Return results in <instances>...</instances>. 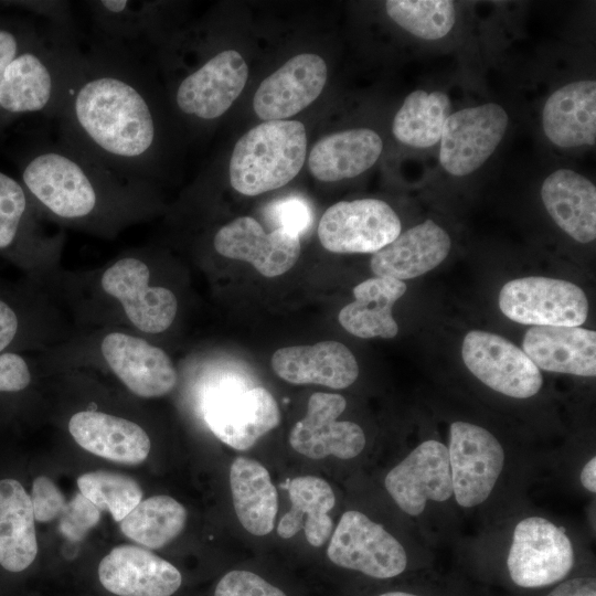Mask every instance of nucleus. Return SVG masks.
I'll return each mask as SVG.
<instances>
[{
  "label": "nucleus",
  "instance_id": "obj_1",
  "mask_svg": "<svg viewBox=\"0 0 596 596\" xmlns=\"http://www.w3.org/2000/svg\"><path fill=\"white\" fill-rule=\"evenodd\" d=\"M58 139L128 179L146 182L160 147V119L140 57L92 43L55 116Z\"/></svg>",
  "mask_w": 596,
  "mask_h": 596
},
{
  "label": "nucleus",
  "instance_id": "obj_2",
  "mask_svg": "<svg viewBox=\"0 0 596 596\" xmlns=\"http://www.w3.org/2000/svg\"><path fill=\"white\" fill-rule=\"evenodd\" d=\"M24 189L51 214L67 221L93 217L106 203L139 202L146 182L125 178L60 139L41 145L22 167Z\"/></svg>",
  "mask_w": 596,
  "mask_h": 596
},
{
  "label": "nucleus",
  "instance_id": "obj_3",
  "mask_svg": "<svg viewBox=\"0 0 596 596\" xmlns=\"http://www.w3.org/2000/svg\"><path fill=\"white\" fill-rule=\"evenodd\" d=\"M307 153V135L298 120L264 121L235 143L230 164V183L244 195H258L291 181L301 170Z\"/></svg>",
  "mask_w": 596,
  "mask_h": 596
},
{
  "label": "nucleus",
  "instance_id": "obj_4",
  "mask_svg": "<svg viewBox=\"0 0 596 596\" xmlns=\"http://www.w3.org/2000/svg\"><path fill=\"white\" fill-rule=\"evenodd\" d=\"M203 417L211 432L236 450H247L280 423L274 396L264 387H246L234 379L209 390Z\"/></svg>",
  "mask_w": 596,
  "mask_h": 596
},
{
  "label": "nucleus",
  "instance_id": "obj_5",
  "mask_svg": "<svg viewBox=\"0 0 596 596\" xmlns=\"http://www.w3.org/2000/svg\"><path fill=\"white\" fill-rule=\"evenodd\" d=\"M499 307L509 319L531 326L578 327L586 321L588 300L575 284L547 277H524L507 283Z\"/></svg>",
  "mask_w": 596,
  "mask_h": 596
},
{
  "label": "nucleus",
  "instance_id": "obj_6",
  "mask_svg": "<svg viewBox=\"0 0 596 596\" xmlns=\"http://www.w3.org/2000/svg\"><path fill=\"white\" fill-rule=\"evenodd\" d=\"M508 571L521 587L535 588L562 581L574 565L571 540L547 519L530 517L513 531Z\"/></svg>",
  "mask_w": 596,
  "mask_h": 596
},
{
  "label": "nucleus",
  "instance_id": "obj_7",
  "mask_svg": "<svg viewBox=\"0 0 596 596\" xmlns=\"http://www.w3.org/2000/svg\"><path fill=\"white\" fill-rule=\"evenodd\" d=\"M395 211L379 199L340 201L326 210L318 225L321 245L332 253H376L401 234Z\"/></svg>",
  "mask_w": 596,
  "mask_h": 596
},
{
  "label": "nucleus",
  "instance_id": "obj_8",
  "mask_svg": "<svg viewBox=\"0 0 596 596\" xmlns=\"http://www.w3.org/2000/svg\"><path fill=\"white\" fill-rule=\"evenodd\" d=\"M329 560L344 568L374 578H391L404 572L403 545L384 526L355 510L342 514L327 549Z\"/></svg>",
  "mask_w": 596,
  "mask_h": 596
},
{
  "label": "nucleus",
  "instance_id": "obj_9",
  "mask_svg": "<svg viewBox=\"0 0 596 596\" xmlns=\"http://www.w3.org/2000/svg\"><path fill=\"white\" fill-rule=\"evenodd\" d=\"M447 449L456 502L464 508L485 502L504 465L499 440L483 427L458 421L450 425Z\"/></svg>",
  "mask_w": 596,
  "mask_h": 596
},
{
  "label": "nucleus",
  "instance_id": "obj_10",
  "mask_svg": "<svg viewBox=\"0 0 596 596\" xmlns=\"http://www.w3.org/2000/svg\"><path fill=\"white\" fill-rule=\"evenodd\" d=\"M508 124L505 109L496 103L451 113L445 121L439 140L440 166L454 177L475 172L498 148Z\"/></svg>",
  "mask_w": 596,
  "mask_h": 596
},
{
  "label": "nucleus",
  "instance_id": "obj_11",
  "mask_svg": "<svg viewBox=\"0 0 596 596\" xmlns=\"http://www.w3.org/2000/svg\"><path fill=\"white\" fill-rule=\"evenodd\" d=\"M461 356L467 369L488 387L514 398L535 395L542 386L540 369L517 345L488 331H469Z\"/></svg>",
  "mask_w": 596,
  "mask_h": 596
},
{
  "label": "nucleus",
  "instance_id": "obj_12",
  "mask_svg": "<svg viewBox=\"0 0 596 596\" xmlns=\"http://www.w3.org/2000/svg\"><path fill=\"white\" fill-rule=\"evenodd\" d=\"M247 77L243 56L235 50H224L182 77L173 93L174 105L183 116L216 119L240 96Z\"/></svg>",
  "mask_w": 596,
  "mask_h": 596
},
{
  "label": "nucleus",
  "instance_id": "obj_13",
  "mask_svg": "<svg viewBox=\"0 0 596 596\" xmlns=\"http://www.w3.org/2000/svg\"><path fill=\"white\" fill-rule=\"evenodd\" d=\"M347 407L340 394L316 392L307 404L304 418L290 430L289 444L297 453L311 459L334 456L351 459L365 446L363 429L350 421H338Z\"/></svg>",
  "mask_w": 596,
  "mask_h": 596
},
{
  "label": "nucleus",
  "instance_id": "obj_14",
  "mask_svg": "<svg viewBox=\"0 0 596 596\" xmlns=\"http://www.w3.org/2000/svg\"><path fill=\"white\" fill-rule=\"evenodd\" d=\"M384 485L398 508L413 517L428 500H448L453 482L447 447L438 440L423 441L387 472Z\"/></svg>",
  "mask_w": 596,
  "mask_h": 596
},
{
  "label": "nucleus",
  "instance_id": "obj_15",
  "mask_svg": "<svg viewBox=\"0 0 596 596\" xmlns=\"http://www.w3.org/2000/svg\"><path fill=\"white\" fill-rule=\"evenodd\" d=\"M148 266L135 257L113 264L102 276V287L118 299L126 316L139 330L159 333L173 322L178 301L174 294L159 286H150Z\"/></svg>",
  "mask_w": 596,
  "mask_h": 596
},
{
  "label": "nucleus",
  "instance_id": "obj_16",
  "mask_svg": "<svg viewBox=\"0 0 596 596\" xmlns=\"http://www.w3.org/2000/svg\"><path fill=\"white\" fill-rule=\"evenodd\" d=\"M213 246L226 258L249 263L265 277L290 270L300 255V236L283 227L266 233L251 216H240L222 226Z\"/></svg>",
  "mask_w": 596,
  "mask_h": 596
},
{
  "label": "nucleus",
  "instance_id": "obj_17",
  "mask_svg": "<svg viewBox=\"0 0 596 596\" xmlns=\"http://www.w3.org/2000/svg\"><path fill=\"white\" fill-rule=\"evenodd\" d=\"M327 81V65L317 54L304 53L288 60L258 86L253 108L258 118L285 120L317 99Z\"/></svg>",
  "mask_w": 596,
  "mask_h": 596
},
{
  "label": "nucleus",
  "instance_id": "obj_18",
  "mask_svg": "<svg viewBox=\"0 0 596 596\" xmlns=\"http://www.w3.org/2000/svg\"><path fill=\"white\" fill-rule=\"evenodd\" d=\"M100 349L109 368L134 394L160 397L174 389L177 371L162 349L121 332L107 334Z\"/></svg>",
  "mask_w": 596,
  "mask_h": 596
},
{
  "label": "nucleus",
  "instance_id": "obj_19",
  "mask_svg": "<svg viewBox=\"0 0 596 596\" xmlns=\"http://www.w3.org/2000/svg\"><path fill=\"white\" fill-rule=\"evenodd\" d=\"M98 577L117 596H171L182 583L174 565L134 545L114 547L100 561Z\"/></svg>",
  "mask_w": 596,
  "mask_h": 596
},
{
  "label": "nucleus",
  "instance_id": "obj_20",
  "mask_svg": "<svg viewBox=\"0 0 596 596\" xmlns=\"http://www.w3.org/2000/svg\"><path fill=\"white\" fill-rule=\"evenodd\" d=\"M276 375L291 384H318L341 390L359 376V365L349 348L338 341L278 349L272 356Z\"/></svg>",
  "mask_w": 596,
  "mask_h": 596
},
{
  "label": "nucleus",
  "instance_id": "obj_21",
  "mask_svg": "<svg viewBox=\"0 0 596 596\" xmlns=\"http://www.w3.org/2000/svg\"><path fill=\"white\" fill-rule=\"evenodd\" d=\"M451 241L433 220L417 224L374 253L370 267L377 277L412 279L437 267L448 256Z\"/></svg>",
  "mask_w": 596,
  "mask_h": 596
},
{
  "label": "nucleus",
  "instance_id": "obj_22",
  "mask_svg": "<svg viewBox=\"0 0 596 596\" xmlns=\"http://www.w3.org/2000/svg\"><path fill=\"white\" fill-rule=\"evenodd\" d=\"M543 131L560 148L594 146L596 141V82L581 79L554 91L542 110Z\"/></svg>",
  "mask_w": 596,
  "mask_h": 596
},
{
  "label": "nucleus",
  "instance_id": "obj_23",
  "mask_svg": "<svg viewBox=\"0 0 596 596\" xmlns=\"http://www.w3.org/2000/svg\"><path fill=\"white\" fill-rule=\"evenodd\" d=\"M522 350L539 368L578 376L596 374V332L579 327L533 326Z\"/></svg>",
  "mask_w": 596,
  "mask_h": 596
},
{
  "label": "nucleus",
  "instance_id": "obj_24",
  "mask_svg": "<svg viewBox=\"0 0 596 596\" xmlns=\"http://www.w3.org/2000/svg\"><path fill=\"white\" fill-rule=\"evenodd\" d=\"M68 430L85 450L119 464H141L151 447L149 436L138 424L106 413L78 412L71 417Z\"/></svg>",
  "mask_w": 596,
  "mask_h": 596
},
{
  "label": "nucleus",
  "instance_id": "obj_25",
  "mask_svg": "<svg viewBox=\"0 0 596 596\" xmlns=\"http://www.w3.org/2000/svg\"><path fill=\"white\" fill-rule=\"evenodd\" d=\"M542 202L555 224L579 243L596 237V188L583 174L557 169L541 187Z\"/></svg>",
  "mask_w": 596,
  "mask_h": 596
},
{
  "label": "nucleus",
  "instance_id": "obj_26",
  "mask_svg": "<svg viewBox=\"0 0 596 596\" xmlns=\"http://www.w3.org/2000/svg\"><path fill=\"white\" fill-rule=\"evenodd\" d=\"M383 150L381 137L372 129L338 131L319 139L312 147L308 167L324 182L351 179L369 170Z\"/></svg>",
  "mask_w": 596,
  "mask_h": 596
},
{
  "label": "nucleus",
  "instance_id": "obj_27",
  "mask_svg": "<svg viewBox=\"0 0 596 596\" xmlns=\"http://www.w3.org/2000/svg\"><path fill=\"white\" fill-rule=\"evenodd\" d=\"M405 291L406 284L402 280L377 276L369 278L353 288L355 300L340 310L339 322L359 338H394L398 327L392 308Z\"/></svg>",
  "mask_w": 596,
  "mask_h": 596
},
{
  "label": "nucleus",
  "instance_id": "obj_28",
  "mask_svg": "<svg viewBox=\"0 0 596 596\" xmlns=\"http://www.w3.org/2000/svg\"><path fill=\"white\" fill-rule=\"evenodd\" d=\"M31 498L14 479L0 480V565L9 572L29 567L38 554Z\"/></svg>",
  "mask_w": 596,
  "mask_h": 596
},
{
  "label": "nucleus",
  "instance_id": "obj_29",
  "mask_svg": "<svg viewBox=\"0 0 596 596\" xmlns=\"http://www.w3.org/2000/svg\"><path fill=\"white\" fill-rule=\"evenodd\" d=\"M233 507L243 528L253 535L272 532L278 494L268 470L257 460L237 457L230 469Z\"/></svg>",
  "mask_w": 596,
  "mask_h": 596
},
{
  "label": "nucleus",
  "instance_id": "obj_30",
  "mask_svg": "<svg viewBox=\"0 0 596 596\" xmlns=\"http://www.w3.org/2000/svg\"><path fill=\"white\" fill-rule=\"evenodd\" d=\"M288 496L291 507L279 520L278 535L290 539L302 530L310 545H323L333 529L329 511L336 497L330 485L316 476L296 477L288 483Z\"/></svg>",
  "mask_w": 596,
  "mask_h": 596
},
{
  "label": "nucleus",
  "instance_id": "obj_31",
  "mask_svg": "<svg viewBox=\"0 0 596 596\" xmlns=\"http://www.w3.org/2000/svg\"><path fill=\"white\" fill-rule=\"evenodd\" d=\"M450 110V99L444 92L414 91L395 114L392 132L406 146L429 148L440 140Z\"/></svg>",
  "mask_w": 596,
  "mask_h": 596
},
{
  "label": "nucleus",
  "instance_id": "obj_32",
  "mask_svg": "<svg viewBox=\"0 0 596 596\" xmlns=\"http://www.w3.org/2000/svg\"><path fill=\"white\" fill-rule=\"evenodd\" d=\"M187 522V510L175 499L158 494L141 500L121 521V532L149 549H160L174 540Z\"/></svg>",
  "mask_w": 596,
  "mask_h": 596
},
{
  "label": "nucleus",
  "instance_id": "obj_33",
  "mask_svg": "<svg viewBox=\"0 0 596 596\" xmlns=\"http://www.w3.org/2000/svg\"><path fill=\"white\" fill-rule=\"evenodd\" d=\"M387 15L402 29L423 40L445 38L456 22V8L448 0H389Z\"/></svg>",
  "mask_w": 596,
  "mask_h": 596
},
{
  "label": "nucleus",
  "instance_id": "obj_34",
  "mask_svg": "<svg viewBox=\"0 0 596 596\" xmlns=\"http://www.w3.org/2000/svg\"><path fill=\"white\" fill-rule=\"evenodd\" d=\"M79 492L99 510L108 511L120 522L142 499L139 483L129 476L95 470L77 478Z\"/></svg>",
  "mask_w": 596,
  "mask_h": 596
},
{
  "label": "nucleus",
  "instance_id": "obj_35",
  "mask_svg": "<svg viewBox=\"0 0 596 596\" xmlns=\"http://www.w3.org/2000/svg\"><path fill=\"white\" fill-rule=\"evenodd\" d=\"M28 210L24 187L0 171V249L15 241Z\"/></svg>",
  "mask_w": 596,
  "mask_h": 596
},
{
  "label": "nucleus",
  "instance_id": "obj_36",
  "mask_svg": "<svg viewBox=\"0 0 596 596\" xmlns=\"http://www.w3.org/2000/svg\"><path fill=\"white\" fill-rule=\"evenodd\" d=\"M60 530L72 541L82 540L100 519V510L81 492L66 502L61 513Z\"/></svg>",
  "mask_w": 596,
  "mask_h": 596
},
{
  "label": "nucleus",
  "instance_id": "obj_37",
  "mask_svg": "<svg viewBox=\"0 0 596 596\" xmlns=\"http://www.w3.org/2000/svg\"><path fill=\"white\" fill-rule=\"evenodd\" d=\"M214 596H286V594L248 571H231L217 583Z\"/></svg>",
  "mask_w": 596,
  "mask_h": 596
},
{
  "label": "nucleus",
  "instance_id": "obj_38",
  "mask_svg": "<svg viewBox=\"0 0 596 596\" xmlns=\"http://www.w3.org/2000/svg\"><path fill=\"white\" fill-rule=\"evenodd\" d=\"M34 519L50 522L61 515L66 501L56 485L45 476L34 479L30 496Z\"/></svg>",
  "mask_w": 596,
  "mask_h": 596
},
{
  "label": "nucleus",
  "instance_id": "obj_39",
  "mask_svg": "<svg viewBox=\"0 0 596 596\" xmlns=\"http://www.w3.org/2000/svg\"><path fill=\"white\" fill-rule=\"evenodd\" d=\"M269 215L278 224L297 235L306 233L312 222V211L305 199L290 196L270 205Z\"/></svg>",
  "mask_w": 596,
  "mask_h": 596
},
{
  "label": "nucleus",
  "instance_id": "obj_40",
  "mask_svg": "<svg viewBox=\"0 0 596 596\" xmlns=\"http://www.w3.org/2000/svg\"><path fill=\"white\" fill-rule=\"evenodd\" d=\"M31 382L24 359L15 353H0V392H18Z\"/></svg>",
  "mask_w": 596,
  "mask_h": 596
},
{
  "label": "nucleus",
  "instance_id": "obj_41",
  "mask_svg": "<svg viewBox=\"0 0 596 596\" xmlns=\"http://www.w3.org/2000/svg\"><path fill=\"white\" fill-rule=\"evenodd\" d=\"M35 30L36 28L33 26L21 30L0 26V79L7 65L14 58Z\"/></svg>",
  "mask_w": 596,
  "mask_h": 596
},
{
  "label": "nucleus",
  "instance_id": "obj_42",
  "mask_svg": "<svg viewBox=\"0 0 596 596\" xmlns=\"http://www.w3.org/2000/svg\"><path fill=\"white\" fill-rule=\"evenodd\" d=\"M547 596H596V582L592 577L568 579L557 585Z\"/></svg>",
  "mask_w": 596,
  "mask_h": 596
},
{
  "label": "nucleus",
  "instance_id": "obj_43",
  "mask_svg": "<svg viewBox=\"0 0 596 596\" xmlns=\"http://www.w3.org/2000/svg\"><path fill=\"white\" fill-rule=\"evenodd\" d=\"M17 330V315L6 302L0 300V352L11 343Z\"/></svg>",
  "mask_w": 596,
  "mask_h": 596
},
{
  "label": "nucleus",
  "instance_id": "obj_44",
  "mask_svg": "<svg viewBox=\"0 0 596 596\" xmlns=\"http://www.w3.org/2000/svg\"><path fill=\"white\" fill-rule=\"evenodd\" d=\"M583 487L592 493L596 492V458L592 457L581 472Z\"/></svg>",
  "mask_w": 596,
  "mask_h": 596
},
{
  "label": "nucleus",
  "instance_id": "obj_45",
  "mask_svg": "<svg viewBox=\"0 0 596 596\" xmlns=\"http://www.w3.org/2000/svg\"><path fill=\"white\" fill-rule=\"evenodd\" d=\"M380 596H418L406 592H387Z\"/></svg>",
  "mask_w": 596,
  "mask_h": 596
}]
</instances>
